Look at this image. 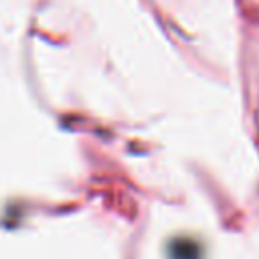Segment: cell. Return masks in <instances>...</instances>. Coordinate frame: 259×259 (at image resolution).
<instances>
[{
  "label": "cell",
  "mask_w": 259,
  "mask_h": 259,
  "mask_svg": "<svg viewBox=\"0 0 259 259\" xmlns=\"http://www.w3.org/2000/svg\"><path fill=\"white\" fill-rule=\"evenodd\" d=\"M172 259H196L200 253V247L190 239H176L168 247Z\"/></svg>",
  "instance_id": "6da1fadb"
}]
</instances>
